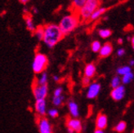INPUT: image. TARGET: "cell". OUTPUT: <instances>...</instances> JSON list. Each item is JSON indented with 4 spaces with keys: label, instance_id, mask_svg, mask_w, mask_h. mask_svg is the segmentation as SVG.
Wrapping results in <instances>:
<instances>
[{
    "label": "cell",
    "instance_id": "7c38bea8",
    "mask_svg": "<svg viewBox=\"0 0 134 133\" xmlns=\"http://www.w3.org/2000/svg\"><path fill=\"white\" fill-rule=\"evenodd\" d=\"M96 126L97 129H105L107 127V117L105 114L100 113L98 114L96 121Z\"/></svg>",
    "mask_w": 134,
    "mask_h": 133
},
{
    "label": "cell",
    "instance_id": "f35d334b",
    "mask_svg": "<svg viewBox=\"0 0 134 133\" xmlns=\"http://www.w3.org/2000/svg\"><path fill=\"white\" fill-rule=\"evenodd\" d=\"M68 133H75V131L71 129H70V128H68Z\"/></svg>",
    "mask_w": 134,
    "mask_h": 133
},
{
    "label": "cell",
    "instance_id": "cb8c5ba5",
    "mask_svg": "<svg viewBox=\"0 0 134 133\" xmlns=\"http://www.w3.org/2000/svg\"><path fill=\"white\" fill-rule=\"evenodd\" d=\"M110 85L113 88H115L121 85V78H120L119 76H115L112 78L111 80V83H110Z\"/></svg>",
    "mask_w": 134,
    "mask_h": 133
},
{
    "label": "cell",
    "instance_id": "7402d4cb",
    "mask_svg": "<svg viewBox=\"0 0 134 133\" xmlns=\"http://www.w3.org/2000/svg\"><path fill=\"white\" fill-rule=\"evenodd\" d=\"M131 72V67L130 66H122V67H119L117 70V73L119 75H125L126 74Z\"/></svg>",
    "mask_w": 134,
    "mask_h": 133
},
{
    "label": "cell",
    "instance_id": "5bb4252c",
    "mask_svg": "<svg viewBox=\"0 0 134 133\" xmlns=\"http://www.w3.org/2000/svg\"><path fill=\"white\" fill-rule=\"evenodd\" d=\"M96 70L97 69L94 64H92V63L88 64L85 66V69H84V76L91 78L95 75Z\"/></svg>",
    "mask_w": 134,
    "mask_h": 133
},
{
    "label": "cell",
    "instance_id": "ffe728a7",
    "mask_svg": "<svg viewBox=\"0 0 134 133\" xmlns=\"http://www.w3.org/2000/svg\"><path fill=\"white\" fill-rule=\"evenodd\" d=\"M98 34H99V35H100V38H109L111 35L112 32L109 29H100L98 31Z\"/></svg>",
    "mask_w": 134,
    "mask_h": 133
},
{
    "label": "cell",
    "instance_id": "ab89813d",
    "mask_svg": "<svg viewBox=\"0 0 134 133\" xmlns=\"http://www.w3.org/2000/svg\"><path fill=\"white\" fill-rule=\"evenodd\" d=\"M132 133H134V130H133V131H132Z\"/></svg>",
    "mask_w": 134,
    "mask_h": 133
},
{
    "label": "cell",
    "instance_id": "e575fe53",
    "mask_svg": "<svg viewBox=\"0 0 134 133\" xmlns=\"http://www.w3.org/2000/svg\"><path fill=\"white\" fill-rule=\"evenodd\" d=\"M23 12L25 13V15H26V14H30V12H29V10L26 8H25L24 9H23Z\"/></svg>",
    "mask_w": 134,
    "mask_h": 133
},
{
    "label": "cell",
    "instance_id": "7a4b0ae2",
    "mask_svg": "<svg viewBox=\"0 0 134 133\" xmlns=\"http://www.w3.org/2000/svg\"><path fill=\"white\" fill-rule=\"evenodd\" d=\"M80 23V19L76 13L64 16L60 21L58 26L64 36L70 34L75 30Z\"/></svg>",
    "mask_w": 134,
    "mask_h": 133
},
{
    "label": "cell",
    "instance_id": "8992f818",
    "mask_svg": "<svg viewBox=\"0 0 134 133\" xmlns=\"http://www.w3.org/2000/svg\"><path fill=\"white\" fill-rule=\"evenodd\" d=\"M38 128L40 133H52V126L49 121L45 118H39L37 120Z\"/></svg>",
    "mask_w": 134,
    "mask_h": 133
},
{
    "label": "cell",
    "instance_id": "277c9868",
    "mask_svg": "<svg viewBox=\"0 0 134 133\" xmlns=\"http://www.w3.org/2000/svg\"><path fill=\"white\" fill-rule=\"evenodd\" d=\"M48 64V59L43 53L38 52L35 54L32 63V70L35 74H38L44 72Z\"/></svg>",
    "mask_w": 134,
    "mask_h": 133
},
{
    "label": "cell",
    "instance_id": "2e32d148",
    "mask_svg": "<svg viewBox=\"0 0 134 133\" xmlns=\"http://www.w3.org/2000/svg\"><path fill=\"white\" fill-rule=\"evenodd\" d=\"M87 0H71V9L73 11V13H76L79 11V10L82 8L86 3Z\"/></svg>",
    "mask_w": 134,
    "mask_h": 133
},
{
    "label": "cell",
    "instance_id": "d590c367",
    "mask_svg": "<svg viewBox=\"0 0 134 133\" xmlns=\"http://www.w3.org/2000/svg\"><path fill=\"white\" fill-rule=\"evenodd\" d=\"M133 65H134V60H131L129 61V66L131 67V66H133Z\"/></svg>",
    "mask_w": 134,
    "mask_h": 133
},
{
    "label": "cell",
    "instance_id": "5b68a950",
    "mask_svg": "<svg viewBox=\"0 0 134 133\" xmlns=\"http://www.w3.org/2000/svg\"><path fill=\"white\" fill-rule=\"evenodd\" d=\"M48 84L46 85H38L36 81L33 83V94L36 101L38 100H45L48 96Z\"/></svg>",
    "mask_w": 134,
    "mask_h": 133
},
{
    "label": "cell",
    "instance_id": "d6a6232c",
    "mask_svg": "<svg viewBox=\"0 0 134 133\" xmlns=\"http://www.w3.org/2000/svg\"><path fill=\"white\" fill-rule=\"evenodd\" d=\"M53 80H54L55 82H58L60 80V78L57 75H54L53 76Z\"/></svg>",
    "mask_w": 134,
    "mask_h": 133
},
{
    "label": "cell",
    "instance_id": "6da1fadb",
    "mask_svg": "<svg viewBox=\"0 0 134 133\" xmlns=\"http://www.w3.org/2000/svg\"><path fill=\"white\" fill-rule=\"evenodd\" d=\"M43 42L48 48H52L64 38L62 32L57 24H48L43 26Z\"/></svg>",
    "mask_w": 134,
    "mask_h": 133
},
{
    "label": "cell",
    "instance_id": "30bf717a",
    "mask_svg": "<svg viewBox=\"0 0 134 133\" xmlns=\"http://www.w3.org/2000/svg\"><path fill=\"white\" fill-rule=\"evenodd\" d=\"M113 51V47L111 43H106L104 45L102 46L100 51H99V54L100 57H107L109 56Z\"/></svg>",
    "mask_w": 134,
    "mask_h": 133
},
{
    "label": "cell",
    "instance_id": "44dd1931",
    "mask_svg": "<svg viewBox=\"0 0 134 133\" xmlns=\"http://www.w3.org/2000/svg\"><path fill=\"white\" fill-rule=\"evenodd\" d=\"M133 78H134L133 74H132V72H129V73H128V74H126L125 75L123 76L121 82H122L124 84H129L130 82L132 81Z\"/></svg>",
    "mask_w": 134,
    "mask_h": 133
},
{
    "label": "cell",
    "instance_id": "d6986e66",
    "mask_svg": "<svg viewBox=\"0 0 134 133\" xmlns=\"http://www.w3.org/2000/svg\"><path fill=\"white\" fill-rule=\"evenodd\" d=\"M43 33H44V30H43V26L40 25V26H38L36 27L35 30L34 31V34H35V36L36 37V38L39 41H42L43 40Z\"/></svg>",
    "mask_w": 134,
    "mask_h": 133
},
{
    "label": "cell",
    "instance_id": "836d02e7",
    "mask_svg": "<svg viewBox=\"0 0 134 133\" xmlns=\"http://www.w3.org/2000/svg\"><path fill=\"white\" fill-rule=\"evenodd\" d=\"M94 133H105L104 131H103V130H102V129H96L95 130V131H94Z\"/></svg>",
    "mask_w": 134,
    "mask_h": 133
},
{
    "label": "cell",
    "instance_id": "9c48e42d",
    "mask_svg": "<svg viewBox=\"0 0 134 133\" xmlns=\"http://www.w3.org/2000/svg\"><path fill=\"white\" fill-rule=\"evenodd\" d=\"M100 91V84L98 83H93L90 84L87 92V97L88 99H94L96 98Z\"/></svg>",
    "mask_w": 134,
    "mask_h": 133
},
{
    "label": "cell",
    "instance_id": "60d3db41",
    "mask_svg": "<svg viewBox=\"0 0 134 133\" xmlns=\"http://www.w3.org/2000/svg\"><path fill=\"white\" fill-rule=\"evenodd\" d=\"M132 48H133V50H134V47H132Z\"/></svg>",
    "mask_w": 134,
    "mask_h": 133
},
{
    "label": "cell",
    "instance_id": "e0dca14e",
    "mask_svg": "<svg viewBox=\"0 0 134 133\" xmlns=\"http://www.w3.org/2000/svg\"><path fill=\"white\" fill-rule=\"evenodd\" d=\"M105 11H106V9L105 8H100V7H99L97 9H96L94 11H93V13L91 15L89 20L92 21H97V19H99L100 16L104 14V13L105 12Z\"/></svg>",
    "mask_w": 134,
    "mask_h": 133
},
{
    "label": "cell",
    "instance_id": "603a6c76",
    "mask_svg": "<svg viewBox=\"0 0 134 133\" xmlns=\"http://www.w3.org/2000/svg\"><path fill=\"white\" fill-rule=\"evenodd\" d=\"M127 128V123L124 121H121V122H119L117 125H116V127L115 128V130L117 131V132H119V133H122L125 131Z\"/></svg>",
    "mask_w": 134,
    "mask_h": 133
},
{
    "label": "cell",
    "instance_id": "f1b7e54d",
    "mask_svg": "<svg viewBox=\"0 0 134 133\" xmlns=\"http://www.w3.org/2000/svg\"><path fill=\"white\" fill-rule=\"evenodd\" d=\"M90 80H91V78L84 76L83 78V86H88L89 83H90Z\"/></svg>",
    "mask_w": 134,
    "mask_h": 133
},
{
    "label": "cell",
    "instance_id": "9a60e30c",
    "mask_svg": "<svg viewBox=\"0 0 134 133\" xmlns=\"http://www.w3.org/2000/svg\"><path fill=\"white\" fill-rule=\"evenodd\" d=\"M68 107H69V109H70V114L72 115L73 118H76L79 115V106L74 101H72V100H70V101H69V104H68Z\"/></svg>",
    "mask_w": 134,
    "mask_h": 133
},
{
    "label": "cell",
    "instance_id": "f546056e",
    "mask_svg": "<svg viewBox=\"0 0 134 133\" xmlns=\"http://www.w3.org/2000/svg\"><path fill=\"white\" fill-rule=\"evenodd\" d=\"M125 54V50L124 48H119L118 51H117V56H123Z\"/></svg>",
    "mask_w": 134,
    "mask_h": 133
},
{
    "label": "cell",
    "instance_id": "8d00e7d4",
    "mask_svg": "<svg viewBox=\"0 0 134 133\" xmlns=\"http://www.w3.org/2000/svg\"><path fill=\"white\" fill-rule=\"evenodd\" d=\"M118 43H119V44H122V43H123V39H122V38H119V39H118Z\"/></svg>",
    "mask_w": 134,
    "mask_h": 133
},
{
    "label": "cell",
    "instance_id": "484cf974",
    "mask_svg": "<svg viewBox=\"0 0 134 133\" xmlns=\"http://www.w3.org/2000/svg\"><path fill=\"white\" fill-rule=\"evenodd\" d=\"M100 48H102V44H100V43L99 41L96 40V41H93L92 43L91 48H92L93 52H99Z\"/></svg>",
    "mask_w": 134,
    "mask_h": 133
},
{
    "label": "cell",
    "instance_id": "3957f363",
    "mask_svg": "<svg viewBox=\"0 0 134 133\" xmlns=\"http://www.w3.org/2000/svg\"><path fill=\"white\" fill-rule=\"evenodd\" d=\"M100 0H87L84 5L77 12L79 19L84 21H88L93 11L100 7Z\"/></svg>",
    "mask_w": 134,
    "mask_h": 133
},
{
    "label": "cell",
    "instance_id": "4dcf8cb0",
    "mask_svg": "<svg viewBox=\"0 0 134 133\" xmlns=\"http://www.w3.org/2000/svg\"><path fill=\"white\" fill-rule=\"evenodd\" d=\"M31 11H32V13L33 14H38V9L37 8H35V7H33V8H31Z\"/></svg>",
    "mask_w": 134,
    "mask_h": 133
},
{
    "label": "cell",
    "instance_id": "d4e9b609",
    "mask_svg": "<svg viewBox=\"0 0 134 133\" xmlns=\"http://www.w3.org/2000/svg\"><path fill=\"white\" fill-rule=\"evenodd\" d=\"M64 101V96H53L52 97V103L55 106H60L62 105V102Z\"/></svg>",
    "mask_w": 134,
    "mask_h": 133
},
{
    "label": "cell",
    "instance_id": "1f68e13d",
    "mask_svg": "<svg viewBox=\"0 0 134 133\" xmlns=\"http://www.w3.org/2000/svg\"><path fill=\"white\" fill-rule=\"evenodd\" d=\"M18 1L22 4H26V3H28L30 0H18Z\"/></svg>",
    "mask_w": 134,
    "mask_h": 133
},
{
    "label": "cell",
    "instance_id": "ac0fdd59",
    "mask_svg": "<svg viewBox=\"0 0 134 133\" xmlns=\"http://www.w3.org/2000/svg\"><path fill=\"white\" fill-rule=\"evenodd\" d=\"M40 76L38 79H35L36 83L38 85H46L48 84V74L46 72H43L41 74H39Z\"/></svg>",
    "mask_w": 134,
    "mask_h": 133
},
{
    "label": "cell",
    "instance_id": "83f0119b",
    "mask_svg": "<svg viewBox=\"0 0 134 133\" xmlns=\"http://www.w3.org/2000/svg\"><path fill=\"white\" fill-rule=\"evenodd\" d=\"M62 88H57L55 91H54V96H62Z\"/></svg>",
    "mask_w": 134,
    "mask_h": 133
},
{
    "label": "cell",
    "instance_id": "52a82bcc",
    "mask_svg": "<svg viewBox=\"0 0 134 133\" xmlns=\"http://www.w3.org/2000/svg\"><path fill=\"white\" fill-rule=\"evenodd\" d=\"M124 95H125V88L123 85H120L115 88H113L110 93L112 99L115 101H121L124 97Z\"/></svg>",
    "mask_w": 134,
    "mask_h": 133
},
{
    "label": "cell",
    "instance_id": "4fadbf2b",
    "mask_svg": "<svg viewBox=\"0 0 134 133\" xmlns=\"http://www.w3.org/2000/svg\"><path fill=\"white\" fill-rule=\"evenodd\" d=\"M25 19V26L26 29H27L30 32H33L35 30L37 26L35 25V23L34 21V20L32 18V16L30 14H26L24 16Z\"/></svg>",
    "mask_w": 134,
    "mask_h": 133
},
{
    "label": "cell",
    "instance_id": "74e56055",
    "mask_svg": "<svg viewBox=\"0 0 134 133\" xmlns=\"http://www.w3.org/2000/svg\"><path fill=\"white\" fill-rule=\"evenodd\" d=\"M131 43H132V47H134V36L131 38Z\"/></svg>",
    "mask_w": 134,
    "mask_h": 133
},
{
    "label": "cell",
    "instance_id": "ba28073f",
    "mask_svg": "<svg viewBox=\"0 0 134 133\" xmlns=\"http://www.w3.org/2000/svg\"><path fill=\"white\" fill-rule=\"evenodd\" d=\"M66 124L68 128L73 130L76 133H80L82 131V123L77 118H69Z\"/></svg>",
    "mask_w": 134,
    "mask_h": 133
},
{
    "label": "cell",
    "instance_id": "4316f807",
    "mask_svg": "<svg viewBox=\"0 0 134 133\" xmlns=\"http://www.w3.org/2000/svg\"><path fill=\"white\" fill-rule=\"evenodd\" d=\"M48 115L52 118H57L58 116V111L56 109H51L48 110Z\"/></svg>",
    "mask_w": 134,
    "mask_h": 133
},
{
    "label": "cell",
    "instance_id": "8fae6325",
    "mask_svg": "<svg viewBox=\"0 0 134 133\" xmlns=\"http://www.w3.org/2000/svg\"><path fill=\"white\" fill-rule=\"evenodd\" d=\"M35 110L39 116H44L46 114V101L38 100L35 103Z\"/></svg>",
    "mask_w": 134,
    "mask_h": 133
}]
</instances>
